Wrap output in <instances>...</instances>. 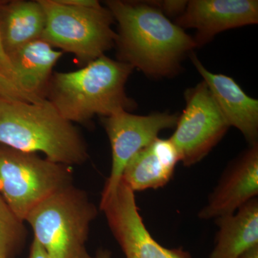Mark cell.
Returning <instances> with one entry per match:
<instances>
[{"label": "cell", "mask_w": 258, "mask_h": 258, "mask_svg": "<svg viewBox=\"0 0 258 258\" xmlns=\"http://www.w3.org/2000/svg\"><path fill=\"white\" fill-rule=\"evenodd\" d=\"M106 4L118 25L115 45L119 60L147 76H174L184 56L197 47L194 37L149 1Z\"/></svg>", "instance_id": "obj_1"}, {"label": "cell", "mask_w": 258, "mask_h": 258, "mask_svg": "<svg viewBox=\"0 0 258 258\" xmlns=\"http://www.w3.org/2000/svg\"><path fill=\"white\" fill-rule=\"evenodd\" d=\"M130 64L102 55L86 67L51 77L46 98L71 123L86 124L96 115L107 117L136 108L125 91Z\"/></svg>", "instance_id": "obj_2"}, {"label": "cell", "mask_w": 258, "mask_h": 258, "mask_svg": "<svg viewBox=\"0 0 258 258\" xmlns=\"http://www.w3.org/2000/svg\"><path fill=\"white\" fill-rule=\"evenodd\" d=\"M0 144L41 152L49 160L70 166L88 159L82 135L47 98L29 102L0 97Z\"/></svg>", "instance_id": "obj_3"}, {"label": "cell", "mask_w": 258, "mask_h": 258, "mask_svg": "<svg viewBox=\"0 0 258 258\" xmlns=\"http://www.w3.org/2000/svg\"><path fill=\"white\" fill-rule=\"evenodd\" d=\"M97 215L88 194L72 184L37 205L25 222L51 258H86L90 227Z\"/></svg>", "instance_id": "obj_4"}, {"label": "cell", "mask_w": 258, "mask_h": 258, "mask_svg": "<svg viewBox=\"0 0 258 258\" xmlns=\"http://www.w3.org/2000/svg\"><path fill=\"white\" fill-rule=\"evenodd\" d=\"M46 16L41 40L83 62H92L114 46V18L103 6L79 8L60 0H39Z\"/></svg>", "instance_id": "obj_5"}, {"label": "cell", "mask_w": 258, "mask_h": 258, "mask_svg": "<svg viewBox=\"0 0 258 258\" xmlns=\"http://www.w3.org/2000/svg\"><path fill=\"white\" fill-rule=\"evenodd\" d=\"M73 180L71 166L0 144V193L23 222L37 205Z\"/></svg>", "instance_id": "obj_6"}, {"label": "cell", "mask_w": 258, "mask_h": 258, "mask_svg": "<svg viewBox=\"0 0 258 258\" xmlns=\"http://www.w3.org/2000/svg\"><path fill=\"white\" fill-rule=\"evenodd\" d=\"M186 106L169 138L185 166L203 160L221 141L229 125L205 81L187 89Z\"/></svg>", "instance_id": "obj_7"}, {"label": "cell", "mask_w": 258, "mask_h": 258, "mask_svg": "<svg viewBox=\"0 0 258 258\" xmlns=\"http://www.w3.org/2000/svg\"><path fill=\"white\" fill-rule=\"evenodd\" d=\"M178 118V113L168 112L138 115L125 111L103 118L111 144L112 163L111 173L102 191L101 199L109 196L118 187L129 161L159 138L161 132L174 128Z\"/></svg>", "instance_id": "obj_8"}, {"label": "cell", "mask_w": 258, "mask_h": 258, "mask_svg": "<svg viewBox=\"0 0 258 258\" xmlns=\"http://www.w3.org/2000/svg\"><path fill=\"white\" fill-rule=\"evenodd\" d=\"M100 209L125 258H191L183 249L166 248L154 240L139 213L135 192L123 181L101 200Z\"/></svg>", "instance_id": "obj_9"}, {"label": "cell", "mask_w": 258, "mask_h": 258, "mask_svg": "<svg viewBox=\"0 0 258 258\" xmlns=\"http://www.w3.org/2000/svg\"><path fill=\"white\" fill-rule=\"evenodd\" d=\"M258 22L257 0H191L176 23L182 29L197 30V47L217 34Z\"/></svg>", "instance_id": "obj_10"}, {"label": "cell", "mask_w": 258, "mask_h": 258, "mask_svg": "<svg viewBox=\"0 0 258 258\" xmlns=\"http://www.w3.org/2000/svg\"><path fill=\"white\" fill-rule=\"evenodd\" d=\"M258 195V144L227 166L208 203L199 213L203 220L232 215Z\"/></svg>", "instance_id": "obj_11"}, {"label": "cell", "mask_w": 258, "mask_h": 258, "mask_svg": "<svg viewBox=\"0 0 258 258\" xmlns=\"http://www.w3.org/2000/svg\"><path fill=\"white\" fill-rule=\"evenodd\" d=\"M191 60L229 126L238 129L249 146L257 144V100L247 96L232 78L209 71L194 53Z\"/></svg>", "instance_id": "obj_12"}, {"label": "cell", "mask_w": 258, "mask_h": 258, "mask_svg": "<svg viewBox=\"0 0 258 258\" xmlns=\"http://www.w3.org/2000/svg\"><path fill=\"white\" fill-rule=\"evenodd\" d=\"M62 55L44 40L30 42L10 56L15 71V84L24 101L46 98L52 69Z\"/></svg>", "instance_id": "obj_13"}, {"label": "cell", "mask_w": 258, "mask_h": 258, "mask_svg": "<svg viewBox=\"0 0 258 258\" xmlns=\"http://www.w3.org/2000/svg\"><path fill=\"white\" fill-rule=\"evenodd\" d=\"M179 161L170 139L157 138L129 161L121 181L134 192L164 187L173 177Z\"/></svg>", "instance_id": "obj_14"}, {"label": "cell", "mask_w": 258, "mask_h": 258, "mask_svg": "<svg viewBox=\"0 0 258 258\" xmlns=\"http://www.w3.org/2000/svg\"><path fill=\"white\" fill-rule=\"evenodd\" d=\"M218 226L210 258H239L258 246V200L254 198L232 215L215 219Z\"/></svg>", "instance_id": "obj_15"}, {"label": "cell", "mask_w": 258, "mask_h": 258, "mask_svg": "<svg viewBox=\"0 0 258 258\" xmlns=\"http://www.w3.org/2000/svg\"><path fill=\"white\" fill-rule=\"evenodd\" d=\"M3 9L0 32L8 55L41 39L46 16L39 0L13 1Z\"/></svg>", "instance_id": "obj_16"}, {"label": "cell", "mask_w": 258, "mask_h": 258, "mask_svg": "<svg viewBox=\"0 0 258 258\" xmlns=\"http://www.w3.org/2000/svg\"><path fill=\"white\" fill-rule=\"evenodd\" d=\"M0 193V258H14L23 249L27 230Z\"/></svg>", "instance_id": "obj_17"}, {"label": "cell", "mask_w": 258, "mask_h": 258, "mask_svg": "<svg viewBox=\"0 0 258 258\" xmlns=\"http://www.w3.org/2000/svg\"><path fill=\"white\" fill-rule=\"evenodd\" d=\"M157 7L166 17L179 16L184 13L188 1L182 0H164V1H149Z\"/></svg>", "instance_id": "obj_18"}, {"label": "cell", "mask_w": 258, "mask_h": 258, "mask_svg": "<svg viewBox=\"0 0 258 258\" xmlns=\"http://www.w3.org/2000/svg\"><path fill=\"white\" fill-rule=\"evenodd\" d=\"M0 74L4 76L5 79H8V81L13 83L15 88L17 89L15 84L14 68H13L10 56L8 55L6 50H5L3 39H2L1 32H0ZM17 91H18V89H17ZM19 94H20V93H19ZM20 97H21V96H20Z\"/></svg>", "instance_id": "obj_19"}, {"label": "cell", "mask_w": 258, "mask_h": 258, "mask_svg": "<svg viewBox=\"0 0 258 258\" xmlns=\"http://www.w3.org/2000/svg\"><path fill=\"white\" fill-rule=\"evenodd\" d=\"M0 97L22 101L21 97L14 85L8 79H5L1 74H0Z\"/></svg>", "instance_id": "obj_20"}, {"label": "cell", "mask_w": 258, "mask_h": 258, "mask_svg": "<svg viewBox=\"0 0 258 258\" xmlns=\"http://www.w3.org/2000/svg\"><path fill=\"white\" fill-rule=\"evenodd\" d=\"M60 2L63 4L79 8H97L101 5L97 0H60Z\"/></svg>", "instance_id": "obj_21"}, {"label": "cell", "mask_w": 258, "mask_h": 258, "mask_svg": "<svg viewBox=\"0 0 258 258\" xmlns=\"http://www.w3.org/2000/svg\"><path fill=\"white\" fill-rule=\"evenodd\" d=\"M28 258H51L41 245L34 239L30 246Z\"/></svg>", "instance_id": "obj_22"}, {"label": "cell", "mask_w": 258, "mask_h": 258, "mask_svg": "<svg viewBox=\"0 0 258 258\" xmlns=\"http://www.w3.org/2000/svg\"><path fill=\"white\" fill-rule=\"evenodd\" d=\"M86 258H112L111 252L108 249H100L97 251L94 256H91L88 254Z\"/></svg>", "instance_id": "obj_23"}, {"label": "cell", "mask_w": 258, "mask_h": 258, "mask_svg": "<svg viewBox=\"0 0 258 258\" xmlns=\"http://www.w3.org/2000/svg\"><path fill=\"white\" fill-rule=\"evenodd\" d=\"M239 258H258V246L249 249Z\"/></svg>", "instance_id": "obj_24"}]
</instances>
